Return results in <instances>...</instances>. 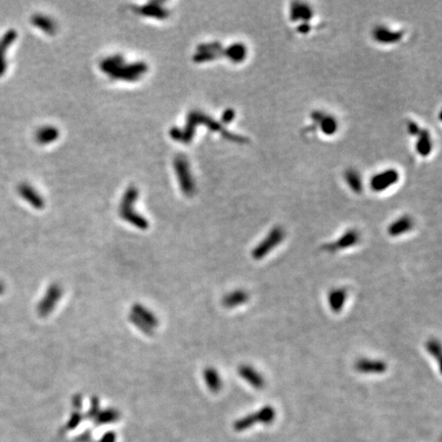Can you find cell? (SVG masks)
<instances>
[{
  "label": "cell",
  "mask_w": 442,
  "mask_h": 442,
  "mask_svg": "<svg viewBox=\"0 0 442 442\" xmlns=\"http://www.w3.org/2000/svg\"><path fill=\"white\" fill-rule=\"evenodd\" d=\"M201 124L207 126V127L212 131L219 132L226 139H228L230 141H233L236 143H247L249 141V139L247 137L230 132L229 130L226 129V127L223 124L217 122L216 120H214L213 118H211L207 114H204L203 112H200L197 110L192 111L187 115L186 124H185V127L183 129H179L177 127H174V128L170 129V135L172 138H174L177 141H180L183 143H189L192 141V139L195 135L196 127H198V126Z\"/></svg>",
  "instance_id": "1"
},
{
  "label": "cell",
  "mask_w": 442,
  "mask_h": 442,
  "mask_svg": "<svg viewBox=\"0 0 442 442\" xmlns=\"http://www.w3.org/2000/svg\"><path fill=\"white\" fill-rule=\"evenodd\" d=\"M137 198H138L137 188L133 185L129 186L122 198L119 208V214L120 217L124 219L126 223L132 225L133 227L141 231H145L150 227L149 221L143 216L136 213V211L134 210V203L137 200Z\"/></svg>",
  "instance_id": "2"
},
{
  "label": "cell",
  "mask_w": 442,
  "mask_h": 442,
  "mask_svg": "<svg viewBox=\"0 0 442 442\" xmlns=\"http://www.w3.org/2000/svg\"><path fill=\"white\" fill-rule=\"evenodd\" d=\"M283 239H285V231H283V229L279 226L272 228L266 237L252 250V258L256 261L262 260L283 241Z\"/></svg>",
  "instance_id": "3"
},
{
  "label": "cell",
  "mask_w": 442,
  "mask_h": 442,
  "mask_svg": "<svg viewBox=\"0 0 442 442\" xmlns=\"http://www.w3.org/2000/svg\"><path fill=\"white\" fill-rule=\"evenodd\" d=\"M174 168L182 193L187 197L193 196L196 191V185L191 173V169H189L188 161L183 155H178L175 158Z\"/></svg>",
  "instance_id": "4"
},
{
  "label": "cell",
  "mask_w": 442,
  "mask_h": 442,
  "mask_svg": "<svg viewBox=\"0 0 442 442\" xmlns=\"http://www.w3.org/2000/svg\"><path fill=\"white\" fill-rule=\"evenodd\" d=\"M400 179L399 171L394 168H387L374 174L370 180L371 189L375 193H383L394 186Z\"/></svg>",
  "instance_id": "5"
},
{
  "label": "cell",
  "mask_w": 442,
  "mask_h": 442,
  "mask_svg": "<svg viewBox=\"0 0 442 442\" xmlns=\"http://www.w3.org/2000/svg\"><path fill=\"white\" fill-rule=\"evenodd\" d=\"M149 70L148 65L143 61H135L132 64H123L114 71H112L109 76L113 79H120L125 81H135L141 77Z\"/></svg>",
  "instance_id": "6"
},
{
  "label": "cell",
  "mask_w": 442,
  "mask_h": 442,
  "mask_svg": "<svg viewBox=\"0 0 442 442\" xmlns=\"http://www.w3.org/2000/svg\"><path fill=\"white\" fill-rule=\"evenodd\" d=\"M310 119L312 120V125L315 126V128L320 129L321 132L326 136H333L337 133L339 124L337 119L332 116L328 115L323 111H313L310 114Z\"/></svg>",
  "instance_id": "7"
},
{
  "label": "cell",
  "mask_w": 442,
  "mask_h": 442,
  "mask_svg": "<svg viewBox=\"0 0 442 442\" xmlns=\"http://www.w3.org/2000/svg\"><path fill=\"white\" fill-rule=\"evenodd\" d=\"M373 39L382 45H392L400 42L404 37V32L400 30H392L387 26L379 25L373 29Z\"/></svg>",
  "instance_id": "8"
},
{
  "label": "cell",
  "mask_w": 442,
  "mask_h": 442,
  "mask_svg": "<svg viewBox=\"0 0 442 442\" xmlns=\"http://www.w3.org/2000/svg\"><path fill=\"white\" fill-rule=\"evenodd\" d=\"M62 296V288L59 283H51L48 287L44 298L39 303L38 312L41 317H47L52 312Z\"/></svg>",
  "instance_id": "9"
},
{
  "label": "cell",
  "mask_w": 442,
  "mask_h": 442,
  "mask_svg": "<svg viewBox=\"0 0 442 442\" xmlns=\"http://www.w3.org/2000/svg\"><path fill=\"white\" fill-rule=\"evenodd\" d=\"M359 242V234L355 230H349L344 233L338 240L325 244L323 246V250L329 252V253H335V252L351 248L355 246Z\"/></svg>",
  "instance_id": "10"
},
{
  "label": "cell",
  "mask_w": 442,
  "mask_h": 442,
  "mask_svg": "<svg viewBox=\"0 0 442 442\" xmlns=\"http://www.w3.org/2000/svg\"><path fill=\"white\" fill-rule=\"evenodd\" d=\"M354 369L364 375H380L387 371V363L382 359L360 358L355 362Z\"/></svg>",
  "instance_id": "11"
},
{
  "label": "cell",
  "mask_w": 442,
  "mask_h": 442,
  "mask_svg": "<svg viewBox=\"0 0 442 442\" xmlns=\"http://www.w3.org/2000/svg\"><path fill=\"white\" fill-rule=\"evenodd\" d=\"M238 373L243 380H245L250 386L258 390L264 388L265 380L263 376L253 366L249 364H242L239 366Z\"/></svg>",
  "instance_id": "12"
},
{
  "label": "cell",
  "mask_w": 442,
  "mask_h": 442,
  "mask_svg": "<svg viewBox=\"0 0 442 442\" xmlns=\"http://www.w3.org/2000/svg\"><path fill=\"white\" fill-rule=\"evenodd\" d=\"M274 418V410L271 406H265L261 408L259 412L255 415H251L247 418H244L236 423V429L237 430H243L248 427H250L252 424L260 421L263 423H269Z\"/></svg>",
  "instance_id": "13"
},
{
  "label": "cell",
  "mask_w": 442,
  "mask_h": 442,
  "mask_svg": "<svg viewBox=\"0 0 442 442\" xmlns=\"http://www.w3.org/2000/svg\"><path fill=\"white\" fill-rule=\"evenodd\" d=\"M313 18L312 8L306 3H292L290 7V20L292 23L309 24Z\"/></svg>",
  "instance_id": "14"
},
{
  "label": "cell",
  "mask_w": 442,
  "mask_h": 442,
  "mask_svg": "<svg viewBox=\"0 0 442 442\" xmlns=\"http://www.w3.org/2000/svg\"><path fill=\"white\" fill-rule=\"evenodd\" d=\"M415 226L414 219L409 215H402L389 225L387 233L392 238H397L413 230Z\"/></svg>",
  "instance_id": "15"
},
{
  "label": "cell",
  "mask_w": 442,
  "mask_h": 442,
  "mask_svg": "<svg viewBox=\"0 0 442 442\" xmlns=\"http://www.w3.org/2000/svg\"><path fill=\"white\" fill-rule=\"evenodd\" d=\"M20 195L36 209L44 208V200L43 198L35 191L34 187L29 185L28 183H22L19 186Z\"/></svg>",
  "instance_id": "16"
},
{
  "label": "cell",
  "mask_w": 442,
  "mask_h": 442,
  "mask_svg": "<svg viewBox=\"0 0 442 442\" xmlns=\"http://www.w3.org/2000/svg\"><path fill=\"white\" fill-rule=\"evenodd\" d=\"M248 55V48L242 42L233 43L232 45L224 48V56L229 58L234 64H241Z\"/></svg>",
  "instance_id": "17"
},
{
  "label": "cell",
  "mask_w": 442,
  "mask_h": 442,
  "mask_svg": "<svg viewBox=\"0 0 442 442\" xmlns=\"http://www.w3.org/2000/svg\"><path fill=\"white\" fill-rule=\"evenodd\" d=\"M161 5H162V2H151L150 4H148L143 7L137 8L136 12L138 14H141V15L146 16V17H152V18L163 20V19L168 18L169 12L166 9L162 8Z\"/></svg>",
  "instance_id": "18"
},
{
  "label": "cell",
  "mask_w": 442,
  "mask_h": 442,
  "mask_svg": "<svg viewBox=\"0 0 442 442\" xmlns=\"http://www.w3.org/2000/svg\"><path fill=\"white\" fill-rule=\"evenodd\" d=\"M131 313L136 315L137 318L146 323L154 330L159 326V320H158L157 315H155L154 312H152L149 308L139 303H135L132 305Z\"/></svg>",
  "instance_id": "19"
},
{
  "label": "cell",
  "mask_w": 442,
  "mask_h": 442,
  "mask_svg": "<svg viewBox=\"0 0 442 442\" xmlns=\"http://www.w3.org/2000/svg\"><path fill=\"white\" fill-rule=\"evenodd\" d=\"M347 299V290L345 288H335L330 291L328 301L331 310L334 313H340Z\"/></svg>",
  "instance_id": "20"
},
{
  "label": "cell",
  "mask_w": 442,
  "mask_h": 442,
  "mask_svg": "<svg viewBox=\"0 0 442 442\" xmlns=\"http://www.w3.org/2000/svg\"><path fill=\"white\" fill-rule=\"evenodd\" d=\"M17 37L18 34L16 31L10 30L4 35L2 40H0V76H3L7 70V60H6L7 50Z\"/></svg>",
  "instance_id": "21"
},
{
  "label": "cell",
  "mask_w": 442,
  "mask_h": 442,
  "mask_svg": "<svg viewBox=\"0 0 442 442\" xmlns=\"http://www.w3.org/2000/svg\"><path fill=\"white\" fill-rule=\"evenodd\" d=\"M249 301V294L243 289L235 290L231 293H228L223 298V305L226 308H236L238 306L244 305Z\"/></svg>",
  "instance_id": "22"
},
{
  "label": "cell",
  "mask_w": 442,
  "mask_h": 442,
  "mask_svg": "<svg viewBox=\"0 0 442 442\" xmlns=\"http://www.w3.org/2000/svg\"><path fill=\"white\" fill-rule=\"evenodd\" d=\"M416 151L421 157H428L433 150V140L432 136L427 129H421L420 133L417 136L416 141Z\"/></svg>",
  "instance_id": "23"
},
{
  "label": "cell",
  "mask_w": 442,
  "mask_h": 442,
  "mask_svg": "<svg viewBox=\"0 0 442 442\" xmlns=\"http://www.w3.org/2000/svg\"><path fill=\"white\" fill-rule=\"evenodd\" d=\"M203 378L204 381L208 387V389L213 392L217 393L223 388V380L218 374V372L215 370V367L208 366L203 371Z\"/></svg>",
  "instance_id": "24"
},
{
  "label": "cell",
  "mask_w": 442,
  "mask_h": 442,
  "mask_svg": "<svg viewBox=\"0 0 442 442\" xmlns=\"http://www.w3.org/2000/svg\"><path fill=\"white\" fill-rule=\"evenodd\" d=\"M345 182L354 194H360L363 191V183L360 173L355 169H347L344 173Z\"/></svg>",
  "instance_id": "25"
},
{
  "label": "cell",
  "mask_w": 442,
  "mask_h": 442,
  "mask_svg": "<svg viewBox=\"0 0 442 442\" xmlns=\"http://www.w3.org/2000/svg\"><path fill=\"white\" fill-rule=\"evenodd\" d=\"M32 24L39 28L40 30L44 31V32L48 35H53L56 32V25L55 23L48 17L43 15H35L31 19Z\"/></svg>",
  "instance_id": "26"
},
{
  "label": "cell",
  "mask_w": 442,
  "mask_h": 442,
  "mask_svg": "<svg viewBox=\"0 0 442 442\" xmlns=\"http://www.w3.org/2000/svg\"><path fill=\"white\" fill-rule=\"evenodd\" d=\"M59 136V131L53 126H44L36 132V140L41 144H47L54 141Z\"/></svg>",
  "instance_id": "27"
},
{
  "label": "cell",
  "mask_w": 442,
  "mask_h": 442,
  "mask_svg": "<svg viewBox=\"0 0 442 442\" xmlns=\"http://www.w3.org/2000/svg\"><path fill=\"white\" fill-rule=\"evenodd\" d=\"M123 64H124V58L121 55H119V54L112 55V56L105 58L101 62V69L106 74L109 75L112 71H114L115 69H117L118 67H120Z\"/></svg>",
  "instance_id": "28"
},
{
  "label": "cell",
  "mask_w": 442,
  "mask_h": 442,
  "mask_svg": "<svg viewBox=\"0 0 442 442\" xmlns=\"http://www.w3.org/2000/svg\"><path fill=\"white\" fill-rule=\"evenodd\" d=\"M96 418H97L96 419L97 424H108L118 421L120 418V414L117 409L109 408L99 413Z\"/></svg>",
  "instance_id": "29"
},
{
  "label": "cell",
  "mask_w": 442,
  "mask_h": 442,
  "mask_svg": "<svg viewBox=\"0 0 442 442\" xmlns=\"http://www.w3.org/2000/svg\"><path fill=\"white\" fill-rule=\"evenodd\" d=\"M426 349L428 353L440 363L441 361V345L437 339H429L426 342Z\"/></svg>",
  "instance_id": "30"
},
{
  "label": "cell",
  "mask_w": 442,
  "mask_h": 442,
  "mask_svg": "<svg viewBox=\"0 0 442 442\" xmlns=\"http://www.w3.org/2000/svg\"><path fill=\"white\" fill-rule=\"evenodd\" d=\"M128 319L130 321V323H132L144 335H148V336H153L154 335V329H152L146 323L141 321L139 318H137L136 315H134L133 313H131V312L129 313Z\"/></svg>",
  "instance_id": "31"
},
{
  "label": "cell",
  "mask_w": 442,
  "mask_h": 442,
  "mask_svg": "<svg viewBox=\"0 0 442 442\" xmlns=\"http://www.w3.org/2000/svg\"><path fill=\"white\" fill-rule=\"evenodd\" d=\"M406 129H407V132L409 135L417 137L422 128L420 127L417 122H415L413 120H408L406 123Z\"/></svg>",
  "instance_id": "32"
},
{
  "label": "cell",
  "mask_w": 442,
  "mask_h": 442,
  "mask_svg": "<svg viewBox=\"0 0 442 442\" xmlns=\"http://www.w3.org/2000/svg\"><path fill=\"white\" fill-rule=\"evenodd\" d=\"M99 413H100V400L98 397H92L91 407L89 408L88 415L91 417H97Z\"/></svg>",
  "instance_id": "33"
},
{
  "label": "cell",
  "mask_w": 442,
  "mask_h": 442,
  "mask_svg": "<svg viewBox=\"0 0 442 442\" xmlns=\"http://www.w3.org/2000/svg\"><path fill=\"white\" fill-rule=\"evenodd\" d=\"M236 117V113L233 109H228L224 112L223 116H221V124H230L233 122V120Z\"/></svg>",
  "instance_id": "34"
},
{
  "label": "cell",
  "mask_w": 442,
  "mask_h": 442,
  "mask_svg": "<svg viewBox=\"0 0 442 442\" xmlns=\"http://www.w3.org/2000/svg\"><path fill=\"white\" fill-rule=\"evenodd\" d=\"M81 422V415L78 413H74L68 423V429H73L77 427V425Z\"/></svg>",
  "instance_id": "35"
},
{
  "label": "cell",
  "mask_w": 442,
  "mask_h": 442,
  "mask_svg": "<svg viewBox=\"0 0 442 442\" xmlns=\"http://www.w3.org/2000/svg\"><path fill=\"white\" fill-rule=\"evenodd\" d=\"M310 30H311V26L309 24H300L297 28L298 33L300 34H307L310 32Z\"/></svg>",
  "instance_id": "36"
},
{
  "label": "cell",
  "mask_w": 442,
  "mask_h": 442,
  "mask_svg": "<svg viewBox=\"0 0 442 442\" xmlns=\"http://www.w3.org/2000/svg\"><path fill=\"white\" fill-rule=\"evenodd\" d=\"M115 440H116V435L113 432H109L103 437L101 442H115Z\"/></svg>",
  "instance_id": "37"
},
{
  "label": "cell",
  "mask_w": 442,
  "mask_h": 442,
  "mask_svg": "<svg viewBox=\"0 0 442 442\" xmlns=\"http://www.w3.org/2000/svg\"><path fill=\"white\" fill-rule=\"evenodd\" d=\"M73 405L76 407H81L82 405V396L80 394H76L73 397Z\"/></svg>",
  "instance_id": "38"
}]
</instances>
